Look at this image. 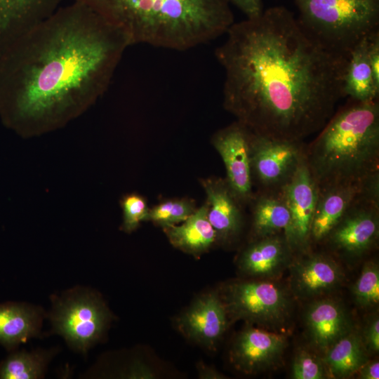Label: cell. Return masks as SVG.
<instances>
[{"mask_svg": "<svg viewBox=\"0 0 379 379\" xmlns=\"http://www.w3.org/2000/svg\"><path fill=\"white\" fill-rule=\"evenodd\" d=\"M215 57L225 72L224 106L253 133L303 141L345 97L350 56L310 36L282 6L234 22Z\"/></svg>", "mask_w": 379, "mask_h": 379, "instance_id": "1", "label": "cell"}, {"mask_svg": "<svg viewBox=\"0 0 379 379\" xmlns=\"http://www.w3.org/2000/svg\"><path fill=\"white\" fill-rule=\"evenodd\" d=\"M131 45L122 30L74 0L0 55V113L13 126L60 123L108 88Z\"/></svg>", "mask_w": 379, "mask_h": 379, "instance_id": "2", "label": "cell"}, {"mask_svg": "<svg viewBox=\"0 0 379 379\" xmlns=\"http://www.w3.org/2000/svg\"><path fill=\"white\" fill-rule=\"evenodd\" d=\"M117 26L131 45L183 51L226 34L234 22L227 0H75Z\"/></svg>", "mask_w": 379, "mask_h": 379, "instance_id": "3", "label": "cell"}, {"mask_svg": "<svg viewBox=\"0 0 379 379\" xmlns=\"http://www.w3.org/2000/svg\"><path fill=\"white\" fill-rule=\"evenodd\" d=\"M305 147L318 187L366 182L379 176V102L348 98Z\"/></svg>", "mask_w": 379, "mask_h": 379, "instance_id": "4", "label": "cell"}, {"mask_svg": "<svg viewBox=\"0 0 379 379\" xmlns=\"http://www.w3.org/2000/svg\"><path fill=\"white\" fill-rule=\"evenodd\" d=\"M300 26L326 48L350 56L379 29V0H293Z\"/></svg>", "mask_w": 379, "mask_h": 379, "instance_id": "5", "label": "cell"}, {"mask_svg": "<svg viewBox=\"0 0 379 379\" xmlns=\"http://www.w3.org/2000/svg\"><path fill=\"white\" fill-rule=\"evenodd\" d=\"M224 303L227 314L233 318L272 331L284 326L291 310L290 299L284 289L265 281H240L230 285Z\"/></svg>", "mask_w": 379, "mask_h": 379, "instance_id": "6", "label": "cell"}, {"mask_svg": "<svg viewBox=\"0 0 379 379\" xmlns=\"http://www.w3.org/2000/svg\"><path fill=\"white\" fill-rule=\"evenodd\" d=\"M378 236L379 182L352 204L324 243L336 253L355 258L371 251Z\"/></svg>", "mask_w": 379, "mask_h": 379, "instance_id": "7", "label": "cell"}, {"mask_svg": "<svg viewBox=\"0 0 379 379\" xmlns=\"http://www.w3.org/2000/svg\"><path fill=\"white\" fill-rule=\"evenodd\" d=\"M305 143L270 138L252 132L251 164L258 192H280L305 158Z\"/></svg>", "mask_w": 379, "mask_h": 379, "instance_id": "8", "label": "cell"}, {"mask_svg": "<svg viewBox=\"0 0 379 379\" xmlns=\"http://www.w3.org/2000/svg\"><path fill=\"white\" fill-rule=\"evenodd\" d=\"M52 321L72 347L86 351L102 335L109 312L98 297L84 293L58 302Z\"/></svg>", "mask_w": 379, "mask_h": 379, "instance_id": "9", "label": "cell"}, {"mask_svg": "<svg viewBox=\"0 0 379 379\" xmlns=\"http://www.w3.org/2000/svg\"><path fill=\"white\" fill-rule=\"evenodd\" d=\"M252 131L237 121L214 134L212 143L221 157L226 170L225 180L243 206L254 197L251 164Z\"/></svg>", "mask_w": 379, "mask_h": 379, "instance_id": "10", "label": "cell"}, {"mask_svg": "<svg viewBox=\"0 0 379 379\" xmlns=\"http://www.w3.org/2000/svg\"><path fill=\"white\" fill-rule=\"evenodd\" d=\"M318 190L304 158L280 191L290 214L289 225L284 234L293 253L310 251V230Z\"/></svg>", "mask_w": 379, "mask_h": 379, "instance_id": "11", "label": "cell"}, {"mask_svg": "<svg viewBox=\"0 0 379 379\" xmlns=\"http://www.w3.org/2000/svg\"><path fill=\"white\" fill-rule=\"evenodd\" d=\"M286 347V335L249 326L237 335L231 350V361L239 371L256 373L279 364Z\"/></svg>", "mask_w": 379, "mask_h": 379, "instance_id": "12", "label": "cell"}, {"mask_svg": "<svg viewBox=\"0 0 379 379\" xmlns=\"http://www.w3.org/2000/svg\"><path fill=\"white\" fill-rule=\"evenodd\" d=\"M379 182L377 176L366 182L339 184L318 187L310 236L312 245L324 243L352 204L370 187Z\"/></svg>", "mask_w": 379, "mask_h": 379, "instance_id": "13", "label": "cell"}, {"mask_svg": "<svg viewBox=\"0 0 379 379\" xmlns=\"http://www.w3.org/2000/svg\"><path fill=\"white\" fill-rule=\"evenodd\" d=\"M291 267L290 284L293 292L301 298L326 294L336 288L344 277L338 263L324 253H303Z\"/></svg>", "mask_w": 379, "mask_h": 379, "instance_id": "14", "label": "cell"}, {"mask_svg": "<svg viewBox=\"0 0 379 379\" xmlns=\"http://www.w3.org/2000/svg\"><path fill=\"white\" fill-rule=\"evenodd\" d=\"M227 314L218 295L209 293L192 304L179 318L178 326L186 337L211 349L226 330Z\"/></svg>", "mask_w": 379, "mask_h": 379, "instance_id": "15", "label": "cell"}, {"mask_svg": "<svg viewBox=\"0 0 379 379\" xmlns=\"http://www.w3.org/2000/svg\"><path fill=\"white\" fill-rule=\"evenodd\" d=\"M63 0H0V55L46 19Z\"/></svg>", "mask_w": 379, "mask_h": 379, "instance_id": "16", "label": "cell"}, {"mask_svg": "<svg viewBox=\"0 0 379 379\" xmlns=\"http://www.w3.org/2000/svg\"><path fill=\"white\" fill-rule=\"evenodd\" d=\"M206 194L208 218L218 239L230 242L240 234L243 225L242 206L233 194L225 179L201 180Z\"/></svg>", "mask_w": 379, "mask_h": 379, "instance_id": "17", "label": "cell"}, {"mask_svg": "<svg viewBox=\"0 0 379 379\" xmlns=\"http://www.w3.org/2000/svg\"><path fill=\"white\" fill-rule=\"evenodd\" d=\"M292 252L284 234L253 239L241 252L239 267L245 274L257 278H272L288 263Z\"/></svg>", "mask_w": 379, "mask_h": 379, "instance_id": "18", "label": "cell"}, {"mask_svg": "<svg viewBox=\"0 0 379 379\" xmlns=\"http://www.w3.org/2000/svg\"><path fill=\"white\" fill-rule=\"evenodd\" d=\"M305 324L312 345L324 353L350 329L345 310L331 299L313 302L305 312Z\"/></svg>", "mask_w": 379, "mask_h": 379, "instance_id": "19", "label": "cell"}, {"mask_svg": "<svg viewBox=\"0 0 379 379\" xmlns=\"http://www.w3.org/2000/svg\"><path fill=\"white\" fill-rule=\"evenodd\" d=\"M163 230L174 247L193 255L205 253L218 240L208 218L206 204L197 208L180 225L166 227Z\"/></svg>", "mask_w": 379, "mask_h": 379, "instance_id": "20", "label": "cell"}, {"mask_svg": "<svg viewBox=\"0 0 379 379\" xmlns=\"http://www.w3.org/2000/svg\"><path fill=\"white\" fill-rule=\"evenodd\" d=\"M251 204L254 239L284 234L290 214L280 192H258Z\"/></svg>", "mask_w": 379, "mask_h": 379, "instance_id": "21", "label": "cell"}, {"mask_svg": "<svg viewBox=\"0 0 379 379\" xmlns=\"http://www.w3.org/2000/svg\"><path fill=\"white\" fill-rule=\"evenodd\" d=\"M368 36L352 50L343 84L345 97L362 102L378 100L379 95L368 58Z\"/></svg>", "mask_w": 379, "mask_h": 379, "instance_id": "22", "label": "cell"}, {"mask_svg": "<svg viewBox=\"0 0 379 379\" xmlns=\"http://www.w3.org/2000/svg\"><path fill=\"white\" fill-rule=\"evenodd\" d=\"M39 326V316L34 310L15 302L0 304V343L7 349L35 335Z\"/></svg>", "mask_w": 379, "mask_h": 379, "instance_id": "23", "label": "cell"}, {"mask_svg": "<svg viewBox=\"0 0 379 379\" xmlns=\"http://www.w3.org/2000/svg\"><path fill=\"white\" fill-rule=\"evenodd\" d=\"M322 361L335 378L353 375L366 362L361 338L355 333L348 332L325 352Z\"/></svg>", "mask_w": 379, "mask_h": 379, "instance_id": "24", "label": "cell"}, {"mask_svg": "<svg viewBox=\"0 0 379 379\" xmlns=\"http://www.w3.org/2000/svg\"><path fill=\"white\" fill-rule=\"evenodd\" d=\"M47 357L42 353L18 352L0 364L1 379H36L43 375Z\"/></svg>", "mask_w": 379, "mask_h": 379, "instance_id": "25", "label": "cell"}, {"mask_svg": "<svg viewBox=\"0 0 379 379\" xmlns=\"http://www.w3.org/2000/svg\"><path fill=\"white\" fill-rule=\"evenodd\" d=\"M196 209L194 202L190 199L166 200L149 208L146 220L164 228L181 223Z\"/></svg>", "mask_w": 379, "mask_h": 379, "instance_id": "26", "label": "cell"}, {"mask_svg": "<svg viewBox=\"0 0 379 379\" xmlns=\"http://www.w3.org/2000/svg\"><path fill=\"white\" fill-rule=\"evenodd\" d=\"M356 303L363 308L375 306L379 302V269L373 261L367 262L353 286Z\"/></svg>", "mask_w": 379, "mask_h": 379, "instance_id": "27", "label": "cell"}, {"mask_svg": "<svg viewBox=\"0 0 379 379\" xmlns=\"http://www.w3.org/2000/svg\"><path fill=\"white\" fill-rule=\"evenodd\" d=\"M123 211V230L126 232L135 230L140 222L147 220L149 208L145 199L137 194H126L121 200Z\"/></svg>", "mask_w": 379, "mask_h": 379, "instance_id": "28", "label": "cell"}, {"mask_svg": "<svg viewBox=\"0 0 379 379\" xmlns=\"http://www.w3.org/2000/svg\"><path fill=\"white\" fill-rule=\"evenodd\" d=\"M291 371L295 379H321L325 376L326 368L315 355L300 350L295 356Z\"/></svg>", "mask_w": 379, "mask_h": 379, "instance_id": "29", "label": "cell"}, {"mask_svg": "<svg viewBox=\"0 0 379 379\" xmlns=\"http://www.w3.org/2000/svg\"><path fill=\"white\" fill-rule=\"evenodd\" d=\"M367 51L374 82L379 89V29L368 36Z\"/></svg>", "mask_w": 379, "mask_h": 379, "instance_id": "30", "label": "cell"}, {"mask_svg": "<svg viewBox=\"0 0 379 379\" xmlns=\"http://www.w3.org/2000/svg\"><path fill=\"white\" fill-rule=\"evenodd\" d=\"M239 9L246 18H255L260 16L262 11V0H227Z\"/></svg>", "mask_w": 379, "mask_h": 379, "instance_id": "31", "label": "cell"}, {"mask_svg": "<svg viewBox=\"0 0 379 379\" xmlns=\"http://www.w3.org/2000/svg\"><path fill=\"white\" fill-rule=\"evenodd\" d=\"M364 343L366 349L372 352L379 350V320L374 318L367 325L364 331Z\"/></svg>", "mask_w": 379, "mask_h": 379, "instance_id": "32", "label": "cell"}, {"mask_svg": "<svg viewBox=\"0 0 379 379\" xmlns=\"http://www.w3.org/2000/svg\"><path fill=\"white\" fill-rule=\"evenodd\" d=\"M363 379L379 378V363L378 361L364 363L357 371Z\"/></svg>", "mask_w": 379, "mask_h": 379, "instance_id": "33", "label": "cell"}, {"mask_svg": "<svg viewBox=\"0 0 379 379\" xmlns=\"http://www.w3.org/2000/svg\"><path fill=\"white\" fill-rule=\"evenodd\" d=\"M199 373L201 378H222V375L218 373L212 368H209L204 364L199 365Z\"/></svg>", "mask_w": 379, "mask_h": 379, "instance_id": "34", "label": "cell"}]
</instances>
